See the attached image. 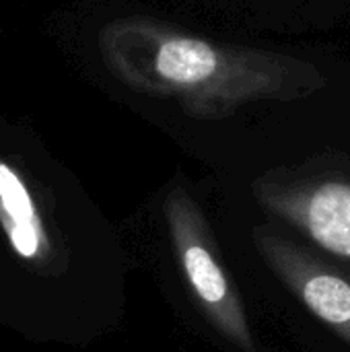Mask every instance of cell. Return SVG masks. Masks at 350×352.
<instances>
[{"label": "cell", "mask_w": 350, "mask_h": 352, "mask_svg": "<svg viewBox=\"0 0 350 352\" xmlns=\"http://www.w3.org/2000/svg\"><path fill=\"white\" fill-rule=\"evenodd\" d=\"M107 70L128 89L175 101L196 120H223L260 101H295L328 85L307 60L210 41L167 23L124 16L99 33Z\"/></svg>", "instance_id": "6da1fadb"}, {"label": "cell", "mask_w": 350, "mask_h": 352, "mask_svg": "<svg viewBox=\"0 0 350 352\" xmlns=\"http://www.w3.org/2000/svg\"><path fill=\"white\" fill-rule=\"evenodd\" d=\"M163 214L179 270L210 326L239 351L256 352L241 295L219 258L215 235L200 204L186 188L177 186L165 196Z\"/></svg>", "instance_id": "7a4b0ae2"}, {"label": "cell", "mask_w": 350, "mask_h": 352, "mask_svg": "<svg viewBox=\"0 0 350 352\" xmlns=\"http://www.w3.org/2000/svg\"><path fill=\"white\" fill-rule=\"evenodd\" d=\"M252 192L272 217L350 264V177L338 173L264 175L254 182Z\"/></svg>", "instance_id": "3957f363"}, {"label": "cell", "mask_w": 350, "mask_h": 352, "mask_svg": "<svg viewBox=\"0 0 350 352\" xmlns=\"http://www.w3.org/2000/svg\"><path fill=\"white\" fill-rule=\"evenodd\" d=\"M254 245L283 287L324 326L350 344V272L272 225L252 233Z\"/></svg>", "instance_id": "277c9868"}, {"label": "cell", "mask_w": 350, "mask_h": 352, "mask_svg": "<svg viewBox=\"0 0 350 352\" xmlns=\"http://www.w3.org/2000/svg\"><path fill=\"white\" fill-rule=\"evenodd\" d=\"M0 208L12 219V227L17 225H37L33 214V204L27 188L17 177V173L0 161Z\"/></svg>", "instance_id": "5b68a950"}, {"label": "cell", "mask_w": 350, "mask_h": 352, "mask_svg": "<svg viewBox=\"0 0 350 352\" xmlns=\"http://www.w3.org/2000/svg\"><path fill=\"white\" fill-rule=\"evenodd\" d=\"M10 233V241L14 245V250L23 256V258H33L39 250V227L35 225H17L8 229Z\"/></svg>", "instance_id": "8992f818"}]
</instances>
